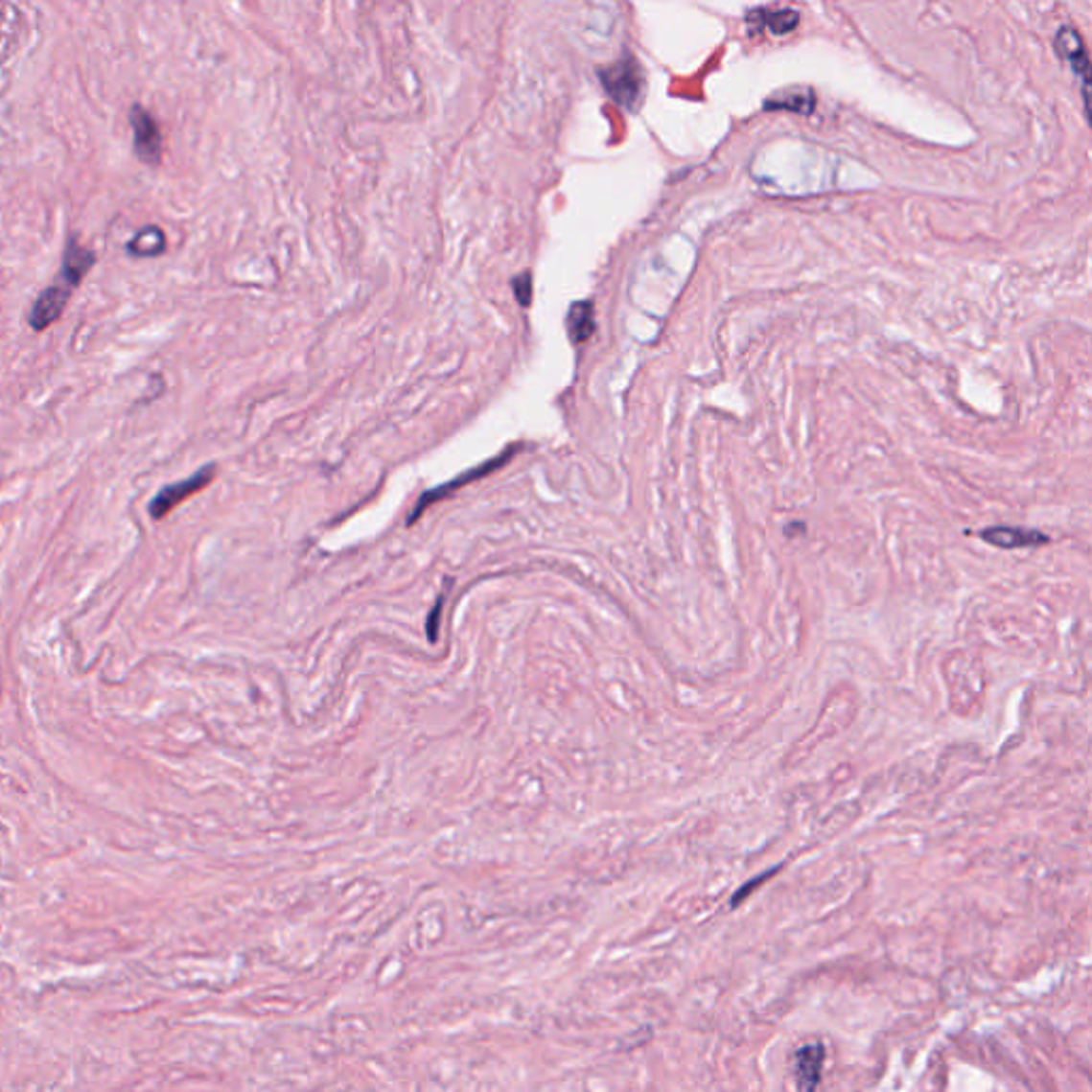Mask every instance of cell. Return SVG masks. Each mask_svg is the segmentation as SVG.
<instances>
[{"mask_svg":"<svg viewBox=\"0 0 1092 1092\" xmlns=\"http://www.w3.org/2000/svg\"><path fill=\"white\" fill-rule=\"evenodd\" d=\"M214 476H216V465H205V468L197 470L193 476L167 484V487L160 489L154 500L150 501V517L156 521L165 519L169 512L182 504L184 500L193 498L198 491H203L207 484L214 480Z\"/></svg>","mask_w":1092,"mask_h":1092,"instance_id":"3957f363","label":"cell"},{"mask_svg":"<svg viewBox=\"0 0 1092 1092\" xmlns=\"http://www.w3.org/2000/svg\"><path fill=\"white\" fill-rule=\"evenodd\" d=\"M1057 50L1065 56V58L1071 62L1073 71L1078 75H1081V88H1084V99H1086V88H1088V54H1086V47L1084 41H1081L1080 33L1076 28L1071 26H1062L1058 35H1057Z\"/></svg>","mask_w":1092,"mask_h":1092,"instance_id":"52a82bcc","label":"cell"},{"mask_svg":"<svg viewBox=\"0 0 1092 1092\" xmlns=\"http://www.w3.org/2000/svg\"><path fill=\"white\" fill-rule=\"evenodd\" d=\"M811 90H802L799 92V97H792V90L781 92V99H771L766 101V109H777V107H787V109H796V111H809L813 107V97H806L804 94H809Z\"/></svg>","mask_w":1092,"mask_h":1092,"instance_id":"4fadbf2b","label":"cell"},{"mask_svg":"<svg viewBox=\"0 0 1092 1092\" xmlns=\"http://www.w3.org/2000/svg\"><path fill=\"white\" fill-rule=\"evenodd\" d=\"M94 263H97V256L90 248H85L78 242V237L71 235L69 240H66L64 245V256H62V267H60V280L64 287H69L71 290L78 289L80 284L83 282L85 275L94 267Z\"/></svg>","mask_w":1092,"mask_h":1092,"instance_id":"8992f818","label":"cell"},{"mask_svg":"<svg viewBox=\"0 0 1092 1092\" xmlns=\"http://www.w3.org/2000/svg\"><path fill=\"white\" fill-rule=\"evenodd\" d=\"M71 294L73 290L69 287H64V284L47 287L39 297H36L31 308V314H28V325H31V329L45 331L47 327H52L54 322L64 314V308L66 303H69Z\"/></svg>","mask_w":1092,"mask_h":1092,"instance_id":"5b68a950","label":"cell"},{"mask_svg":"<svg viewBox=\"0 0 1092 1092\" xmlns=\"http://www.w3.org/2000/svg\"><path fill=\"white\" fill-rule=\"evenodd\" d=\"M515 290H517V299L521 306H529L531 301V275L523 273L521 278L515 280Z\"/></svg>","mask_w":1092,"mask_h":1092,"instance_id":"5bb4252c","label":"cell"},{"mask_svg":"<svg viewBox=\"0 0 1092 1092\" xmlns=\"http://www.w3.org/2000/svg\"><path fill=\"white\" fill-rule=\"evenodd\" d=\"M515 451H517V446H512V449H508L506 453H501V454H498V457L489 459L487 463L478 465V468H474V470H470V472L461 474V476H457L454 480L442 484V487H438V489L427 491L425 496L419 500V504H416V508H414V512L410 515V521H407V523H410V525L416 523V519H419L427 508H430L431 504H435V501H438V500H444L446 496H449V493H453V491H457L459 487H463L465 482H472V480H476V478L484 476V474H491L493 470H498L500 465H504V463L512 457V454H515Z\"/></svg>","mask_w":1092,"mask_h":1092,"instance_id":"277c9868","label":"cell"},{"mask_svg":"<svg viewBox=\"0 0 1092 1092\" xmlns=\"http://www.w3.org/2000/svg\"><path fill=\"white\" fill-rule=\"evenodd\" d=\"M600 80L604 83V90L609 92L619 105L628 109L639 107L644 92V73L634 56L630 54L621 56V58L611 64L609 69L600 71Z\"/></svg>","mask_w":1092,"mask_h":1092,"instance_id":"6da1fadb","label":"cell"},{"mask_svg":"<svg viewBox=\"0 0 1092 1092\" xmlns=\"http://www.w3.org/2000/svg\"><path fill=\"white\" fill-rule=\"evenodd\" d=\"M442 602H444V600L440 597L438 604H435V609H433L431 615H430V621H427V634H430V640H431V642H433L435 639H438V621H440V613H442Z\"/></svg>","mask_w":1092,"mask_h":1092,"instance_id":"9a60e30c","label":"cell"},{"mask_svg":"<svg viewBox=\"0 0 1092 1092\" xmlns=\"http://www.w3.org/2000/svg\"><path fill=\"white\" fill-rule=\"evenodd\" d=\"M165 250H167V237L163 229H158L154 224H148L144 229H139L135 237L127 244V252L130 256H137V259H154V256H160Z\"/></svg>","mask_w":1092,"mask_h":1092,"instance_id":"30bf717a","label":"cell"},{"mask_svg":"<svg viewBox=\"0 0 1092 1092\" xmlns=\"http://www.w3.org/2000/svg\"><path fill=\"white\" fill-rule=\"evenodd\" d=\"M568 331H569V337L576 344H583L589 337L593 336L595 331V314H593V306L592 301H576L572 303V308H569V314H568Z\"/></svg>","mask_w":1092,"mask_h":1092,"instance_id":"8fae6325","label":"cell"},{"mask_svg":"<svg viewBox=\"0 0 1092 1092\" xmlns=\"http://www.w3.org/2000/svg\"><path fill=\"white\" fill-rule=\"evenodd\" d=\"M824 1067V1046L822 1043H809V1046L796 1052V1076L804 1092H813L822 1080Z\"/></svg>","mask_w":1092,"mask_h":1092,"instance_id":"ba28073f","label":"cell"},{"mask_svg":"<svg viewBox=\"0 0 1092 1092\" xmlns=\"http://www.w3.org/2000/svg\"><path fill=\"white\" fill-rule=\"evenodd\" d=\"M757 13H762L764 17H755L754 13H749V22H762V26H766L768 31L777 36H783L787 33H792L796 26L801 22V15L792 12V9H778V12H768V9H759Z\"/></svg>","mask_w":1092,"mask_h":1092,"instance_id":"7c38bea8","label":"cell"},{"mask_svg":"<svg viewBox=\"0 0 1092 1092\" xmlns=\"http://www.w3.org/2000/svg\"><path fill=\"white\" fill-rule=\"evenodd\" d=\"M128 122L132 128L135 156L148 167H158L163 160V132H160L156 118L141 103H135L128 111Z\"/></svg>","mask_w":1092,"mask_h":1092,"instance_id":"7a4b0ae2","label":"cell"},{"mask_svg":"<svg viewBox=\"0 0 1092 1092\" xmlns=\"http://www.w3.org/2000/svg\"><path fill=\"white\" fill-rule=\"evenodd\" d=\"M982 538L986 543L1001 548H1022V546H1037L1048 543L1046 534L1020 527H990L982 531Z\"/></svg>","mask_w":1092,"mask_h":1092,"instance_id":"9c48e42d","label":"cell"}]
</instances>
